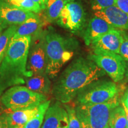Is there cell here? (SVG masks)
<instances>
[{"mask_svg": "<svg viewBox=\"0 0 128 128\" xmlns=\"http://www.w3.org/2000/svg\"><path fill=\"white\" fill-rule=\"evenodd\" d=\"M105 74V72L92 60L78 57L64 70L54 83L52 95L61 103H68L81 90Z\"/></svg>", "mask_w": 128, "mask_h": 128, "instance_id": "cell-1", "label": "cell"}, {"mask_svg": "<svg viewBox=\"0 0 128 128\" xmlns=\"http://www.w3.org/2000/svg\"><path fill=\"white\" fill-rule=\"evenodd\" d=\"M32 36L12 39L0 64V96L6 90L25 84Z\"/></svg>", "mask_w": 128, "mask_h": 128, "instance_id": "cell-2", "label": "cell"}, {"mask_svg": "<svg viewBox=\"0 0 128 128\" xmlns=\"http://www.w3.org/2000/svg\"><path fill=\"white\" fill-rule=\"evenodd\" d=\"M45 41L48 60L46 72L49 78H54L72 58L78 43L74 38L64 36L52 28L45 30Z\"/></svg>", "mask_w": 128, "mask_h": 128, "instance_id": "cell-3", "label": "cell"}, {"mask_svg": "<svg viewBox=\"0 0 128 128\" xmlns=\"http://www.w3.org/2000/svg\"><path fill=\"white\" fill-rule=\"evenodd\" d=\"M119 105L118 95L105 103L78 104L75 108L82 128H109L110 113Z\"/></svg>", "mask_w": 128, "mask_h": 128, "instance_id": "cell-4", "label": "cell"}, {"mask_svg": "<svg viewBox=\"0 0 128 128\" xmlns=\"http://www.w3.org/2000/svg\"><path fill=\"white\" fill-rule=\"evenodd\" d=\"M47 99L44 94L34 92L22 86L9 88L0 96L3 106L13 112L38 108Z\"/></svg>", "mask_w": 128, "mask_h": 128, "instance_id": "cell-5", "label": "cell"}, {"mask_svg": "<svg viewBox=\"0 0 128 128\" xmlns=\"http://www.w3.org/2000/svg\"><path fill=\"white\" fill-rule=\"evenodd\" d=\"M114 81L97 80L81 90L76 96L78 104H96L111 100L119 93Z\"/></svg>", "mask_w": 128, "mask_h": 128, "instance_id": "cell-6", "label": "cell"}, {"mask_svg": "<svg viewBox=\"0 0 128 128\" xmlns=\"http://www.w3.org/2000/svg\"><path fill=\"white\" fill-rule=\"evenodd\" d=\"M47 64L45 30L42 29L31 38L26 66L28 77L46 73Z\"/></svg>", "mask_w": 128, "mask_h": 128, "instance_id": "cell-7", "label": "cell"}, {"mask_svg": "<svg viewBox=\"0 0 128 128\" xmlns=\"http://www.w3.org/2000/svg\"><path fill=\"white\" fill-rule=\"evenodd\" d=\"M87 58L102 68L114 82L124 79L126 71V62L119 54L113 52L92 50Z\"/></svg>", "mask_w": 128, "mask_h": 128, "instance_id": "cell-8", "label": "cell"}, {"mask_svg": "<svg viewBox=\"0 0 128 128\" xmlns=\"http://www.w3.org/2000/svg\"><path fill=\"white\" fill-rule=\"evenodd\" d=\"M87 14L82 4L75 1L67 2L56 20L61 28L71 32L82 31L86 26Z\"/></svg>", "mask_w": 128, "mask_h": 128, "instance_id": "cell-9", "label": "cell"}, {"mask_svg": "<svg viewBox=\"0 0 128 128\" xmlns=\"http://www.w3.org/2000/svg\"><path fill=\"white\" fill-rule=\"evenodd\" d=\"M34 14L10 4L5 0H0V24L4 30L11 26L22 24Z\"/></svg>", "mask_w": 128, "mask_h": 128, "instance_id": "cell-10", "label": "cell"}, {"mask_svg": "<svg viewBox=\"0 0 128 128\" xmlns=\"http://www.w3.org/2000/svg\"><path fill=\"white\" fill-rule=\"evenodd\" d=\"M122 31L116 28L110 30L94 40L90 46L92 50L119 54L120 46L122 40Z\"/></svg>", "mask_w": 128, "mask_h": 128, "instance_id": "cell-11", "label": "cell"}, {"mask_svg": "<svg viewBox=\"0 0 128 128\" xmlns=\"http://www.w3.org/2000/svg\"><path fill=\"white\" fill-rule=\"evenodd\" d=\"M68 116L65 107L58 102L49 106L41 128H68Z\"/></svg>", "mask_w": 128, "mask_h": 128, "instance_id": "cell-12", "label": "cell"}, {"mask_svg": "<svg viewBox=\"0 0 128 128\" xmlns=\"http://www.w3.org/2000/svg\"><path fill=\"white\" fill-rule=\"evenodd\" d=\"M94 16L100 17L116 29L128 30V14L116 6L96 11Z\"/></svg>", "mask_w": 128, "mask_h": 128, "instance_id": "cell-13", "label": "cell"}, {"mask_svg": "<svg viewBox=\"0 0 128 128\" xmlns=\"http://www.w3.org/2000/svg\"><path fill=\"white\" fill-rule=\"evenodd\" d=\"M114 28L105 20L94 16L89 20L86 28L82 32V36L85 44L90 46L99 37Z\"/></svg>", "mask_w": 128, "mask_h": 128, "instance_id": "cell-14", "label": "cell"}, {"mask_svg": "<svg viewBox=\"0 0 128 128\" xmlns=\"http://www.w3.org/2000/svg\"><path fill=\"white\" fill-rule=\"evenodd\" d=\"M40 17L37 14H35L28 19H27L22 24L19 25L12 39L26 36H32L43 29L44 25Z\"/></svg>", "mask_w": 128, "mask_h": 128, "instance_id": "cell-15", "label": "cell"}, {"mask_svg": "<svg viewBox=\"0 0 128 128\" xmlns=\"http://www.w3.org/2000/svg\"><path fill=\"white\" fill-rule=\"evenodd\" d=\"M27 87L38 93L48 94L51 90L50 78L46 73L33 75L26 79Z\"/></svg>", "mask_w": 128, "mask_h": 128, "instance_id": "cell-16", "label": "cell"}, {"mask_svg": "<svg viewBox=\"0 0 128 128\" xmlns=\"http://www.w3.org/2000/svg\"><path fill=\"white\" fill-rule=\"evenodd\" d=\"M39 107L24 110H19L12 112L7 115L8 128H24L38 113Z\"/></svg>", "mask_w": 128, "mask_h": 128, "instance_id": "cell-17", "label": "cell"}, {"mask_svg": "<svg viewBox=\"0 0 128 128\" xmlns=\"http://www.w3.org/2000/svg\"><path fill=\"white\" fill-rule=\"evenodd\" d=\"M66 3L62 0H47L44 8V18L48 23L56 22Z\"/></svg>", "mask_w": 128, "mask_h": 128, "instance_id": "cell-18", "label": "cell"}, {"mask_svg": "<svg viewBox=\"0 0 128 128\" xmlns=\"http://www.w3.org/2000/svg\"><path fill=\"white\" fill-rule=\"evenodd\" d=\"M110 128H126L127 120L122 106H118L112 110L108 122Z\"/></svg>", "mask_w": 128, "mask_h": 128, "instance_id": "cell-19", "label": "cell"}, {"mask_svg": "<svg viewBox=\"0 0 128 128\" xmlns=\"http://www.w3.org/2000/svg\"><path fill=\"white\" fill-rule=\"evenodd\" d=\"M18 26L16 25L11 26L4 30L0 35V64L4 58L10 43L17 31Z\"/></svg>", "mask_w": 128, "mask_h": 128, "instance_id": "cell-20", "label": "cell"}, {"mask_svg": "<svg viewBox=\"0 0 128 128\" xmlns=\"http://www.w3.org/2000/svg\"><path fill=\"white\" fill-rule=\"evenodd\" d=\"M50 101L47 100L39 106L36 114L26 124L24 128H41L46 110L50 106Z\"/></svg>", "mask_w": 128, "mask_h": 128, "instance_id": "cell-21", "label": "cell"}, {"mask_svg": "<svg viewBox=\"0 0 128 128\" xmlns=\"http://www.w3.org/2000/svg\"><path fill=\"white\" fill-rule=\"evenodd\" d=\"M68 116V128H82L81 123L76 116V108L67 104H64Z\"/></svg>", "mask_w": 128, "mask_h": 128, "instance_id": "cell-22", "label": "cell"}, {"mask_svg": "<svg viewBox=\"0 0 128 128\" xmlns=\"http://www.w3.org/2000/svg\"><path fill=\"white\" fill-rule=\"evenodd\" d=\"M90 2L94 12L116 5V0H90Z\"/></svg>", "mask_w": 128, "mask_h": 128, "instance_id": "cell-23", "label": "cell"}, {"mask_svg": "<svg viewBox=\"0 0 128 128\" xmlns=\"http://www.w3.org/2000/svg\"><path fill=\"white\" fill-rule=\"evenodd\" d=\"M119 55L126 62H128V33L122 31V40L120 46Z\"/></svg>", "mask_w": 128, "mask_h": 128, "instance_id": "cell-24", "label": "cell"}, {"mask_svg": "<svg viewBox=\"0 0 128 128\" xmlns=\"http://www.w3.org/2000/svg\"><path fill=\"white\" fill-rule=\"evenodd\" d=\"M115 6L128 14V0H116Z\"/></svg>", "mask_w": 128, "mask_h": 128, "instance_id": "cell-25", "label": "cell"}, {"mask_svg": "<svg viewBox=\"0 0 128 128\" xmlns=\"http://www.w3.org/2000/svg\"><path fill=\"white\" fill-rule=\"evenodd\" d=\"M0 128H8L7 115H0Z\"/></svg>", "mask_w": 128, "mask_h": 128, "instance_id": "cell-26", "label": "cell"}, {"mask_svg": "<svg viewBox=\"0 0 128 128\" xmlns=\"http://www.w3.org/2000/svg\"><path fill=\"white\" fill-rule=\"evenodd\" d=\"M121 102L122 104H124L128 110V87L126 89V92L123 96L122 98L121 99Z\"/></svg>", "mask_w": 128, "mask_h": 128, "instance_id": "cell-27", "label": "cell"}, {"mask_svg": "<svg viewBox=\"0 0 128 128\" xmlns=\"http://www.w3.org/2000/svg\"><path fill=\"white\" fill-rule=\"evenodd\" d=\"M33 1H34L35 2L39 5L40 7L42 9V10L45 8L46 2L47 0H33Z\"/></svg>", "mask_w": 128, "mask_h": 128, "instance_id": "cell-28", "label": "cell"}, {"mask_svg": "<svg viewBox=\"0 0 128 128\" xmlns=\"http://www.w3.org/2000/svg\"><path fill=\"white\" fill-rule=\"evenodd\" d=\"M122 106L124 108V111H125L126 113V120H127V126H126V128H128V110L126 108L124 104H122Z\"/></svg>", "mask_w": 128, "mask_h": 128, "instance_id": "cell-29", "label": "cell"}, {"mask_svg": "<svg viewBox=\"0 0 128 128\" xmlns=\"http://www.w3.org/2000/svg\"><path fill=\"white\" fill-rule=\"evenodd\" d=\"M124 76H125L126 79L127 80L128 82V62H126V71H125V74H124Z\"/></svg>", "mask_w": 128, "mask_h": 128, "instance_id": "cell-30", "label": "cell"}, {"mask_svg": "<svg viewBox=\"0 0 128 128\" xmlns=\"http://www.w3.org/2000/svg\"><path fill=\"white\" fill-rule=\"evenodd\" d=\"M6 1H7V2L10 3V4L13 5V6H17V3H16V0H5Z\"/></svg>", "mask_w": 128, "mask_h": 128, "instance_id": "cell-31", "label": "cell"}, {"mask_svg": "<svg viewBox=\"0 0 128 128\" xmlns=\"http://www.w3.org/2000/svg\"><path fill=\"white\" fill-rule=\"evenodd\" d=\"M3 31H4V28H2V27L1 26V24H0V35L1 34V33H2Z\"/></svg>", "mask_w": 128, "mask_h": 128, "instance_id": "cell-32", "label": "cell"}, {"mask_svg": "<svg viewBox=\"0 0 128 128\" xmlns=\"http://www.w3.org/2000/svg\"><path fill=\"white\" fill-rule=\"evenodd\" d=\"M62 1H64V2L67 3V2H71V1H75V0H62Z\"/></svg>", "mask_w": 128, "mask_h": 128, "instance_id": "cell-33", "label": "cell"}, {"mask_svg": "<svg viewBox=\"0 0 128 128\" xmlns=\"http://www.w3.org/2000/svg\"></svg>", "mask_w": 128, "mask_h": 128, "instance_id": "cell-34", "label": "cell"}]
</instances>
